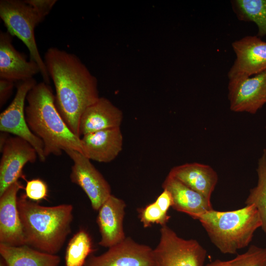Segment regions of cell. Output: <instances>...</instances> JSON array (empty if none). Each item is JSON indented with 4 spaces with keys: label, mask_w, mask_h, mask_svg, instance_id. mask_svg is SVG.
<instances>
[{
    "label": "cell",
    "mask_w": 266,
    "mask_h": 266,
    "mask_svg": "<svg viewBox=\"0 0 266 266\" xmlns=\"http://www.w3.org/2000/svg\"><path fill=\"white\" fill-rule=\"evenodd\" d=\"M0 266H8L6 261L1 257L0 258Z\"/></svg>",
    "instance_id": "30"
},
{
    "label": "cell",
    "mask_w": 266,
    "mask_h": 266,
    "mask_svg": "<svg viewBox=\"0 0 266 266\" xmlns=\"http://www.w3.org/2000/svg\"><path fill=\"white\" fill-rule=\"evenodd\" d=\"M81 153L100 163L113 161L121 152L123 137L120 128L102 130L80 137Z\"/></svg>",
    "instance_id": "16"
},
{
    "label": "cell",
    "mask_w": 266,
    "mask_h": 266,
    "mask_svg": "<svg viewBox=\"0 0 266 266\" xmlns=\"http://www.w3.org/2000/svg\"><path fill=\"white\" fill-rule=\"evenodd\" d=\"M14 82L4 79H0V107L1 108L7 102L12 94Z\"/></svg>",
    "instance_id": "27"
},
{
    "label": "cell",
    "mask_w": 266,
    "mask_h": 266,
    "mask_svg": "<svg viewBox=\"0 0 266 266\" xmlns=\"http://www.w3.org/2000/svg\"><path fill=\"white\" fill-rule=\"evenodd\" d=\"M64 152L73 162L69 176L71 181L84 191L92 208L98 211L112 195L109 184L90 160L81 153L71 149Z\"/></svg>",
    "instance_id": "8"
},
{
    "label": "cell",
    "mask_w": 266,
    "mask_h": 266,
    "mask_svg": "<svg viewBox=\"0 0 266 266\" xmlns=\"http://www.w3.org/2000/svg\"><path fill=\"white\" fill-rule=\"evenodd\" d=\"M159 243L153 249V266H204L207 252L196 239H186L167 225L161 226Z\"/></svg>",
    "instance_id": "6"
},
{
    "label": "cell",
    "mask_w": 266,
    "mask_h": 266,
    "mask_svg": "<svg viewBox=\"0 0 266 266\" xmlns=\"http://www.w3.org/2000/svg\"><path fill=\"white\" fill-rule=\"evenodd\" d=\"M162 188L170 193L173 209L186 213L194 219L213 209L211 201L169 174L164 180Z\"/></svg>",
    "instance_id": "18"
},
{
    "label": "cell",
    "mask_w": 266,
    "mask_h": 266,
    "mask_svg": "<svg viewBox=\"0 0 266 266\" xmlns=\"http://www.w3.org/2000/svg\"><path fill=\"white\" fill-rule=\"evenodd\" d=\"M230 109L255 114L266 104V70L253 77L229 79Z\"/></svg>",
    "instance_id": "10"
},
{
    "label": "cell",
    "mask_w": 266,
    "mask_h": 266,
    "mask_svg": "<svg viewBox=\"0 0 266 266\" xmlns=\"http://www.w3.org/2000/svg\"><path fill=\"white\" fill-rule=\"evenodd\" d=\"M123 117V113L119 108L108 99L100 97L81 116L79 124L80 137L96 132L120 128Z\"/></svg>",
    "instance_id": "17"
},
{
    "label": "cell",
    "mask_w": 266,
    "mask_h": 266,
    "mask_svg": "<svg viewBox=\"0 0 266 266\" xmlns=\"http://www.w3.org/2000/svg\"><path fill=\"white\" fill-rule=\"evenodd\" d=\"M9 133L5 132H1L0 135V149H1L4 145L6 141L9 137Z\"/></svg>",
    "instance_id": "29"
},
{
    "label": "cell",
    "mask_w": 266,
    "mask_h": 266,
    "mask_svg": "<svg viewBox=\"0 0 266 266\" xmlns=\"http://www.w3.org/2000/svg\"><path fill=\"white\" fill-rule=\"evenodd\" d=\"M154 202L166 214L173 204V200L170 193L165 189H163V191Z\"/></svg>",
    "instance_id": "28"
},
{
    "label": "cell",
    "mask_w": 266,
    "mask_h": 266,
    "mask_svg": "<svg viewBox=\"0 0 266 266\" xmlns=\"http://www.w3.org/2000/svg\"><path fill=\"white\" fill-rule=\"evenodd\" d=\"M0 254L8 266H59L61 259L29 245L12 246L0 243Z\"/></svg>",
    "instance_id": "20"
},
{
    "label": "cell",
    "mask_w": 266,
    "mask_h": 266,
    "mask_svg": "<svg viewBox=\"0 0 266 266\" xmlns=\"http://www.w3.org/2000/svg\"><path fill=\"white\" fill-rule=\"evenodd\" d=\"M214 246L223 254H235L247 247L256 231L262 226L259 212L253 204L231 211L209 210L199 216Z\"/></svg>",
    "instance_id": "4"
},
{
    "label": "cell",
    "mask_w": 266,
    "mask_h": 266,
    "mask_svg": "<svg viewBox=\"0 0 266 266\" xmlns=\"http://www.w3.org/2000/svg\"><path fill=\"white\" fill-rule=\"evenodd\" d=\"M25 114L32 133L44 144V154L61 155L66 150L82 152L80 138L70 130L58 111L49 84L36 83L26 97Z\"/></svg>",
    "instance_id": "2"
},
{
    "label": "cell",
    "mask_w": 266,
    "mask_h": 266,
    "mask_svg": "<svg viewBox=\"0 0 266 266\" xmlns=\"http://www.w3.org/2000/svg\"><path fill=\"white\" fill-rule=\"evenodd\" d=\"M153 251L150 246L126 237L104 253L90 256L84 266H153Z\"/></svg>",
    "instance_id": "11"
},
{
    "label": "cell",
    "mask_w": 266,
    "mask_h": 266,
    "mask_svg": "<svg viewBox=\"0 0 266 266\" xmlns=\"http://www.w3.org/2000/svg\"><path fill=\"white\" fill-rule=\"evenodd\" d=\"M168 174L211 201L218 176L210 166L199 163L184 164L172 167Z\"/></svg>",
    "instance_id": "19"
},
{
    "label": "cell",
    "mask_w": 266,
    "mask_h": 266,
    "mask_svg": "<svg viewBox=\"0 0 266 266\" xmlns=\"http://www.w3.org/2000/svg\"><path fill=\"white\" fill-rule=\"evenodd\" d=\"M36 83L33 78L18 82L13 100L0 114V131L1 132L13 134L28 141L36 151L40 161L43 162L46 160L44 144L30 129L25 114L27 96Z\"/></svg>",
    "instance_id": "7"
},
{
    "label": "cell",
    "mask_w": 266,
    "mask_h": 266,
    "mask_svg": "<svg viewBox=\"0 0 266 266\" xmlns=\"http://www.w3.org/2000/svg\"><path fill=\"white\" fill-rule=\"evenodd\" d=\"M12 36L7 31L0 32V78L23 81L40 73L37 64L17 51L12 43Z\"/></svg>",
    "instance_id": "14"
},
{
    "label": "cell",
    "mask_w": 266,
    "mask_h": 266,
    "mask_svg": "<svg viewBox=\"0 0 266 266\" xmlns=\"http://www.w3.org/2000/svg\"><path fill=\"white\" fill-rule=\"evenodd\" d=\"M137 212L140 221L145 228L155 224H159L161 226L166 225L170 218L155 202L137 209Z\"/></svg>",
    "instance_id": "25"
},
{
    "label": "cell",
    "mask_w": 266,
    "mask_h": 266,
    "mask_svg": "<svg viewBox=\"0 0 266 266\" xmlns=\"http://www.w3.org/2000/svg\"><path fill=\"white\" fill-rule=\"evenodd\" d=\"M17 206L26 244L39 251L56 254L71 231L73 206H45L21 194Z\"/></svg>",
    "instance_id": "3"
},
{
    "label": "cell",
    "mask_w": 266,
    "mask_h": 266,
    "mask_svg": "<svg viewBox=\"0 0 266 266\" xmlns=\"http://www.w3.org/2000/svg\"><path fill=\"white\" fill-rule=\"evenodd\" d=\"M56 0H1L0 17L7 32L19 38L27 46L30 59L40 69L43 81L49 84V76L44 60L36 43L34 30L49 14Z\"/></svg>",
    "instance_id": "5"
},
{
    "label": "cell",
    "mask_w": 266,
    "mask_h": 266,
    "mask_svg": "<svg viewBox=\"0 0 266 266\" xmlns=\"http://www.w3.org/2000/svg\"><path fill=\"white\" fill-rule=\"evenodd\" d=\"M231 2L239 20L254 23L258 27L257 36L266 35V0H233Z\"/></svg>",
    "instance_id": "21"
},
{
    "label": "cell",
    "mask_w": 266,
    "mask_h": 266,
    "mask_svg": "<svg viewBox=\"0 0 266 266\" xmlns=\"http://www.w3.org/2000/svg\"><path fill=\"white\" fill-rule=\"evenodd\" d=\"M126 206L123 200L111 195L98 210L97 223L101 237L99 245L109 248L126 238L123 229Z\"/></svg>",
    "instance_id": "15"
},
{
    "label": "cell",
    "mask_w": 266,
    "mask_h": 266,
    "mask_svg": "<svg viewBox=\"0 0 266 266\" xmlns=\"http://www.w3.org/2000/svg\"><path fill=\"white\" fill-rule=\"evenodd\" d=\"M204 266H266V248L252 245L232 259H216Z\"/></svg>",
    "instance_id": "24"
},
{
    "label": "cell",
    "mask_w": 266,
    "mask_h": 266,
    "mask_svg": "<svg viewBox=\"0 0 266 266\" xmlns=\"http://www.w3.org/2000/svg\"><path fill=\"white\" fill-rule=\"evenodd\" d=\"M0 161V195L19 178H25L24 166L34 163L38 155L26 140L17 136H9L3 147Z\"/></svg>",
    "instance_id": "9"
},
{
    "label": "cell",
    "mask_w": 266,
    "mask_h": 266,
    "mask_svg": "<svg viewBox=\"0 0 266 266\" xmlns=\"http://www.w3.org/2000/svg\"><path fill=\"white\" fill-rule=\"evenodd\" d=\"M257 172V184L250 190L245 203L256 206L262 220L261 229L266 234V149L258 160Z\"/></svg>",
    "instance_id": "23"
},
{
    "label": "cell",
    "mask_w": 266,
    "mask_h": 266,
    "mask_svg": "<svg viewBox=\"0 0 266 266\" xmlns=\"http://www.w3.org/2000/svg\"><path fill=\"white\" fill-rule=\"evenodd\" d=\"M43 60L54 84L56 107L70 130L80 138L81 116L100 97L97 79L74 54L53 47L47 50Z\"/></svg>",
    "instance_id": "1"
},
{
    "label": "cell",
    "mask_w": 266,
    "mask_h": 266,
    "mask_svg": "<svg viewBox=\"0 0 266 266\" xmlns=\"http://www.w3.org/2000/svg\"><path fill=\"white\" fill-rule=\"evenodd\" d=\"M92 238L80 228L70 239L65 256V266H84L87 257L93 252Z\"/></svg>",
    "instance_id": "22"
},
{
    "label": "cell",
    "mask_w": 266,
    "mask_h": 266,
    "mask_svg": "<svg viewBox=\"0 0 266 266\" xmlns=\"http://www.w3.org/2000/svg\"><path fill=\"white\" fill-rule=\"evenodd\" d=\"M236 55L228 73L229 79L247 77L266 70V42L257 35H248L233 41Z\"/></svg>",
    "instance_id": "12"
},
{
    "label": "cell",
    "mask_w": 266,
    "mask_h": 266,
    "mask_svg": "<svg viewBox=\"0 0 266 266\" xmlns=\"http://www.w3.org/2000/svg\"><path fill=\"white\" fill-rule=\"evenodd\" d=\"M24 186L18 180L0 195V243L26 245L17 206L18 192Z\"/></svg>",
    "instance_id": "13"
},
{
    "label": "cell",
    "mask_w": 266,
    "mask_h": 266,
    "mask_svg": "<svg viewBox=\"0 0 266 266\" xmlns=\"http://www.w3.org/2000/svg\"><path fill=\"white\" fill-rule=\"evenodd\" d=\"M25 190L26 197L33 201L38 202L48 197L47 184L39 178L27 181Z\"/></svg>",
    "instance_id": "26"
}]
</instances>
